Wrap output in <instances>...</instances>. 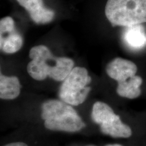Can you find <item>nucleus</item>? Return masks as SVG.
I'll return each instance as SVG.
<instances>
[{"label": "nucleus", "instance_id": "obj_12", "mask_svg": "<svg viewBox=\"0 0 146 146\" xmlns=\"http://www.w3.org/2000/svg\"><path fill=\"white\" fill-rule=\"evenodd\" d=\"M3 146H28L26 143H23V142H14V143H8L7 145Z\"/></svg>", "mask_w": 146, "mask_h": 146}, {"label": "nucleus", "instance_id": "obj_2", "mask_svg": "<svg viewBox=\"0 0 146 146\" xmlns=\"http://www.w3.org/2000/svg\"><path fill=\"white\" fill-rule=\"evenodd\" d=\"M41 118L47 129L74 133L81 131L85 124L76 111L63 101L50 100L41 106Z\"/></svg>", "mask_w": 146, "mask_h": 146}, {"label": "nucleus", "instance_id": "obj_3", "mask_svg": "<svg viewBox=\"0 0 146 146\" xmlns=\"http://www.w3.org/2000/svg\"><path fill=\"white\" fill-rule=\"evenodd\" d=\"M105 14L113 26L141 25L146 23V0H108Z\"/></svg>", "mask_w": 146, "mask_h": 146}, {"label": "nucleus", "instance_id": "obj_7", "mask_svg": "<svg viewBox=\"0 0 146 146\" xmlns=\"http://www.w3.org/2000/svg\"><path fill=\"white\" fill-rule=\"evenodd\" d=\"M106 70L110 77L120 83L135 75L137 67L130 60L116 58L107 65Z\"/></svg>", "mask_w": 146, "mask_h": 146}, {"label": "nucleus", "instance_id": "obj_11", "mask_svg": "<svg viewBox=\"0 0 146 146\" xmlns=\"http://www.w3.org/2000/svg\"><path fill=\"white\" fill-rule=\"evenodd\" d=\"M143 80L139 76L135 75L127 81L118 83L116 92L120 96L128 99H135L141 95L140 86Z\"/></svg>", "mask_w": 146, "mask_h": 146}, {"label": "nucleus", "instance_id": "obj_1", "mask_svg": "<svg viewBox=\"0 0 146 146\" xmlns=\"http://www.w3.org/2000/svg\"><path fill=\"white\" fill-rule=\"evenodd\" d=\"M31 61L27 66V72L36 81L50 77L54 81H63L74 68V62L66 57H56L45 45L32 47L29 52Z\"/></svg>", "mask_w": 146, "mask_h": 146}, {"label": "nucleus", "instance_id": "obj_8", "mask_svg": "<svg viewBox=\"0 0 146 146\" xmlns=\"http://www.w3.org/2000/svg\"><path fill=\"white\" fill-rule=\"evenodd\" d=\"M26 10L32 21L38 25H44L52 22L55 12L44 6L43 0H16Z\"/></svg>", "mask_w": 146, "mask_h": 146}, {"label": "nucleus", "instance_id": "obj_4", "mask_svg": "<svg viewBox=\"0 0 146 146\" xmlns=\"http://www.w3.org/2000/svg\"><path fill=\"white\" fill-rule=\"evenodd\" d=\"M91 77L86 68L74 67L70 74L62 81L59 90V97L62 101L71 106L83 104L90 92L89 84Z\"/></svg>", "mask_w": 146, "mask_h": 146}, {"label": "nucleus", "instance_id": "obj_9", "mask_svg": "<svg viewBox=\"0 0 146 146\" xmlns=\"http://www.w3.org/2000/svg\"><path fill=\"white\" fill-rule=\"evenodd\" d=\"M125 44L133 50H139L146 46V32L141 25L126 27L123 34Z\"/></svg>", "mask_w": 146, "mask_h": 146}, {"label": "nucleus", "instance_id": "obj_6", "mask_svg": "<svg viewBox=\"0 0 146 146\" xmlns=\"http://www.w3.org/2000/svg\"><path fill=\"white\" fill-rule=\"evenodd\" d=\"M23 39L16 31L13 18L6 16L0 21V48L5 54H14L21 49Z\"/></svg>", "mask_w": 146, "mask_h": 146}, {"label": "nucleus", "instance_id": "obj_13", "mask_svg": "<svg viewBox=\"0 0 146 146\" xmlns=\"http://www.w3.org/2000/svg\"><path fill=\"white\" fill-rule=\"evenodd\" d=\"M106 146H123V145H120V144H110V145H108Z\"/></svg>", "mask_w": 146, "mask_h": 146}, {"label": "nucleus", "instance_id": "obj_5", "mask_svg": "<svg viewBox=\"0 0 146 146\" xmlns=\"http://www.w3.org/2000/svg\"><path fill=\"white\" fill-rule=\"evenodd\" d=\"M91 118L100 125V130L104 135L115 138H128L132 135L131 128L121 121L119 116L107 104L96 102L93 106Z\"/></svg>", "mask_w": 146, "mask_h": 146}, {"label": "nucleus", "instance_id": "obj_10", "mask_svg": "<svg viewBox=\"0 0 146 146\" xmlns=\"http://www.w3.org/2000/svg\"><path fill=\"white\" fill-rule=\"evenodd\" d=\"M21 85L16 76L0 75V98L2 100L16 99L21 94Z\"/></svg>", "mask_w": 146, "mask_h": 146}]
</instances>
